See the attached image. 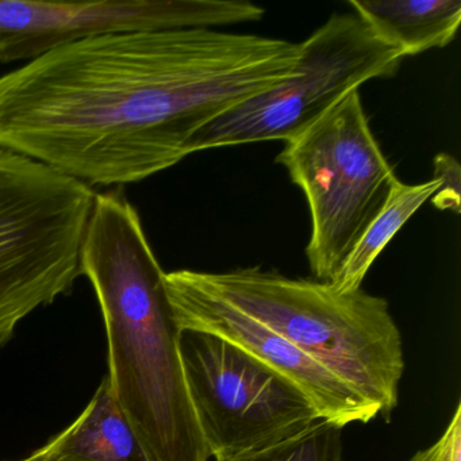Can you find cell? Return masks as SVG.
<instances>
[{"mask_svg":"<svg viewBox=\"0 0 461 461\" xmlns=\"http://www.w3.org/2000/svg\"><path fill=\"white\" fill-rule=\"evenodd\" d=\"M188 283L274 331L336 375L390 420L399 403L403 341L388 302L363 288L295 279L261 267L228 272L180 269Z\"/></svg>","mask_w":461,"mask_h":461,"instance_id":"cell-3","label":"cell"},{"mask_svg":"<svg viewBox=\"0 0 461 461\" xmlns=\"http://www.w3.org/2000/svg\"><path fill=\"white\" fill-rule=\"evenodd\" d=\"M342 430L320 418L283 441L220 461H342Z\"/></svg>","mask_w":461,"mask_h":461,"instance_id":"cell-13","label":"cell"},{"mask_svg":"<svg viewBox=\"0 0 461 461\" xmlns=\"http://www.w3.org/2000/svg\"><path fill=\"white\" fill-rule=\"evenodd\" d=\"M404 56L356 14H334L301 42L291 77L212 121L188 153L264 141H288L347 94L396 74Z\"/></svg>","mask_w":461,"mask_h":461,"instance_id":"cell-6","label":"cell"},{"mask_svg":"<svg viewBox=\"0 0 461 461\" xmlns=\"http://www.w3.org/2000/svg\"><path fill=\"white\" fill-rule=\"evenodd\" d=\"M41 449L50 461H153L106 377L77 420Z\"/></svg>","mask_w":461,"mask_h":461,"instance_id":"cell-10","label":"cell"},{"mask_svg":"<svg viewBox=\"0 0 461 461\" xmlns=\"http://www.w3.org/2000/svg\"><path fill=\"white\" fill-rule=\"evenodd\" d=\"M180 355L196 422L215 461L276 444L321 418L290 380L221 337L182 330Z\"/></svg>","mask_w":461,"mask_h":461,"instance_id":"cell-7","label":"cell"},{"mask_svg":"<svg viewBox=\"0 0 461 461\" xmlns=\"http://www.w3.org/2000/svg\"><path fill=\"white\" fill-rule=\"evenodd\" d=\"M94 198L90 185L0 148V348L74 290Z\"/></svg>","mask_w":461,"mask_h":461,"instance_id":"cell-4","label":"cell"},{"mask_svg":"<svg viewBox=\"0 0 461 461\" xmlns=\"http://www.w3.org/2000/svg\"><path fill=\"white\" fill-rule=\"evenodd\" d=\"M18 461H50L48 460L47 456H45L44 450L40 447V449H37L36 452L32 453L31 456H28V457L21 458V460Z\"/></svg>","mask_w":461,"mask_h":461,"instance_id":"cell-16","label":"cell"},{"mask_svg":"<svg viewBox=\"0 0 461 461\" xmlns=\"http://www.w3.org/2000/svg\"><path fill=\"white\" fill-rule=\"evenodd\" d=\"M437 190L438 182L434 177L420 185H407L396 179L384 206L358 240L334 279L329 283L339 293H350L361 288L369 268L382 250Z\"/></svg>","mask_w":461,"mask_h":461,"instance_id":"cell-12","label":"cell"},{"mask_svg":"<svg viewBox=\"0 0 461 461\" xmlns=\"http://www.w3.org/2000/svg\"><path fill=\"white\" fill-rule=\"evenodd\" d=\"M299 50L215 29L64 45L0 77V148L90 187L139 183L187 158L212 121L287 80Z\"/></svg>","mask_w":461,"mask_h":461,"instance_id":"cell-1","label":"cell"},{"mask_svg":"<svg viewBox=\"0 0 461 461\" xmlns=\"http://www.w3.org/2000/svg\"><path fill=\"white\" fill-rule=\"evenodd\" d=\"M434 179L438 182V190L431 196L437 209L450 210L460 214L461 168L458 161L447 153H438L434 158Z\"/></svg>","mask_w":461,"mask_h":461,"instance_id":"cell-14","label":"cell"},{"mask_svg":"<svg viewBox=\"0 0 461 461\" xmlns=\"http://www.w3.org/2000/svg\"><path fill=\"white\" fill-rule=\"evenodd\" d=\"M80 269L104 315L110 390L153 461H209L185 384L166 272L118 188L95 194Z\"/></svg>","mask_w":461,"mask_h":461,"instance_id":"cell-2","label":"cell"},{"mask_svg":"<svg viewBox=\"0 0 461 461\" xmlns=\"http://www.w3.org/2000/svg\"><path fill=\"white\" fill-rule=\"evenodd\" d=\"M348 5L379 39L398 48L404 58L447 47L461 23L458 0H349Z\"/></svg>","mask_w":461,"mask_h":461,"instance_id":"cell-11","label":"cell"},{"mask_svg":"<svg viewBox=\"0 0 461 461\" xmlns=\"http://www.w3.org/2000/svg\"><path fill=\"white\" fill-rule=\"evenodd\" d=\"M166 285L180 330L214 334L241 348L296 385L323 420L344 429L379 417L371 404L336 375L266 326L194 287L182 271L166 274Z\"/></svg>","mask_w":461,"mask_h":461,"instance_id":"cell-9","label":"cell"},{"mask_svg":"<svg viewBox=\"0 0 461 461\" xmlns=\"http://www.w3.org/2000/svg\"><path fill=\"white\" fill-rule=\"evenodd\" d=\"M409 461H461V402L438 439L426 449L415 453Z\"/></svg>","mask_w":461,"mask_h":461,"instance_id":"cell-15","label":"cell"},{"mask_svg":"<svg viewBox=\"0 0 461 461\" xmlns=\"http://www.w3.org/2000/svg\"><path fill=\"white\" fill-rule=\"evenodd\" d=\"M276 163L306 196L310 269L320 282H331L398 179L369 128L358 90L285 141Z\"/></svg>","mask_w":461,"mask_h":461,"instance_id":"cell-5","label":"cell"},{"mask_svg":"<svg viewBox=\"0 0 461 461\" xmlns=\"http://www.w3.org/2000/svg\"><path fill=\"white\" fill-rule=\"evenodd\" d=\"M266 9L234 0H0V64L32 61L64 45L134 32L255 23Z\"/></svg>","mask_w":461,"mask_h":461,"instance_id":"cell-8","label":"cell"}]
</instances>
